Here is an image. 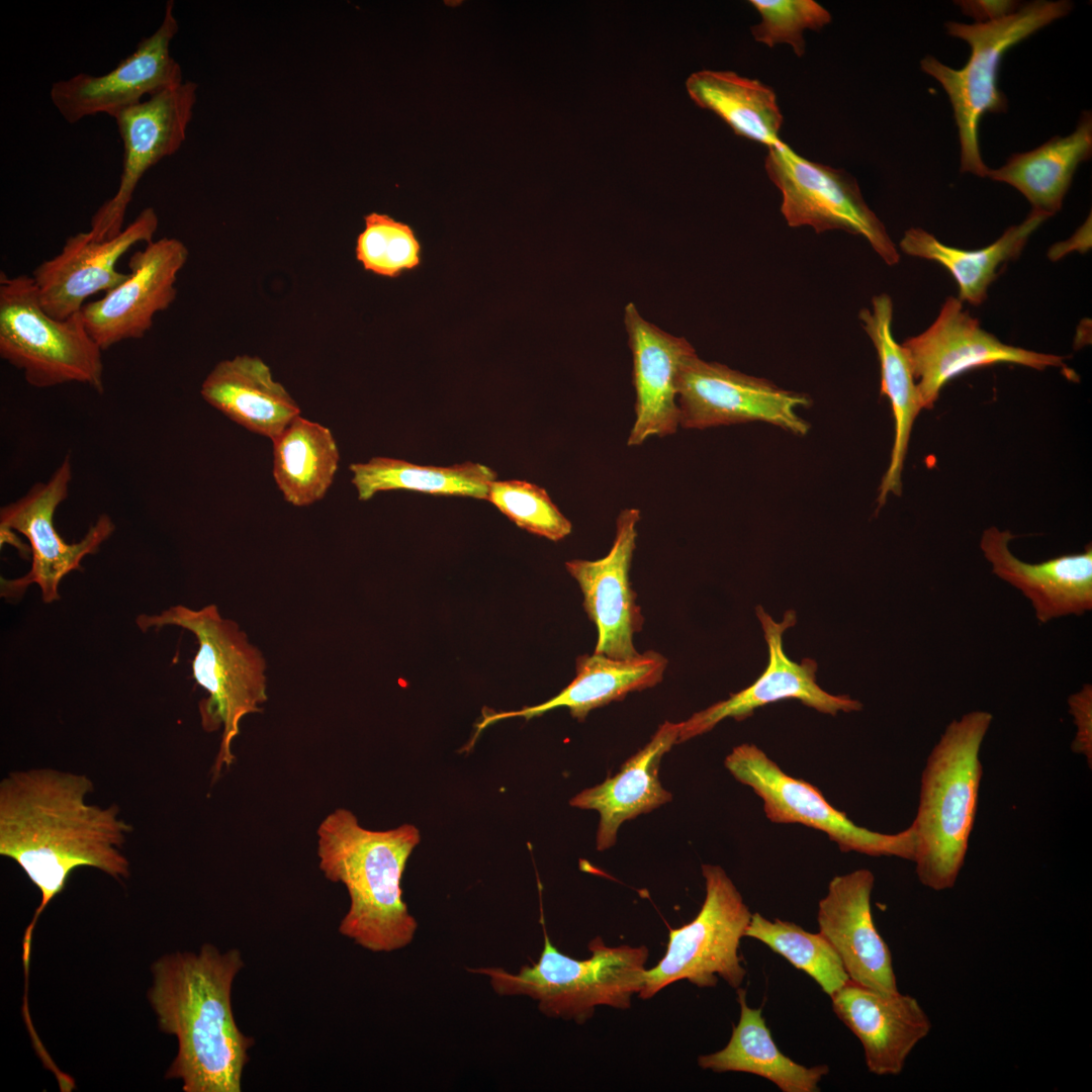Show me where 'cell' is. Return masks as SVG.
Listing matches in <instances>:
<instances>
[{
    "label": "cell",
    "mask_w": 1092,
    "mask_h": 1092,
    "mask_svg": "<svg viewBox=\"0 0 1092 1092\" xmlns=\"http://www.w3.org/2000/svg\"><path fill=\"white\" fill-rule=\"evenodd\" d=\"M173 10L174 2L168 1L159 27L108 73H80L52 85L51 101L66 121L75 123L99 113L113 117L142 102L145 95L183 82L181 68L170 55V43L178 31Z\"/></svg>",
    "instance_id": "cell-16"
},
{
    "label": "cell",
    "mask_w": 1092,
    "mask_h": 1092,
    "mask_svg": "<svg viewBox=\"0 0 1092 1092\" xmlns=\"http://www.w3.org/2000/svg\"><path fill=\"white\" fill-rule=\"evenodd\" d=\"M837 1017L859 1039L869 1072L898 1075L913 1049L931 1030V1021L916 998L880 992L848 981L831 997Z\"/></svg>",
    "instance_id": "cell-22"
},
{
    "label": "cell",
    "mask_w": 1092,
    "mask_h": 1092,
    "mask_svg": "<svg viewBox=\"0 0 1092 1092\" xmlns=\"http://www.w3.org/2000/svg\"><path fill=\"white\" fill-rule=\"evenodd\" d=\"M272 442L273 477L285 500L295 507L321 500L340 461L331 430L299 415Z\"/></svg>",
    "instance_id": "cell-32"
},
{
    "label": "cell",
    "mask_w": 1092,
    "mask_h": 1092,
    "mask_svg": "<svg viewBox=\"0 0 1092 1092\" xmlns=\"http://www.w3.org/2000/svg\"><path fill=\"white\" fill-rule=\"evenodd\" d=\"M135 624L142 632L176 626L191 632L198 643L192 661L195 681L207 693L199 703L205 731L222 727L219 750L212 768L213 780L235 759L232 744L246 715L261 712L267 701L266 661L233 620L222 618L215 605L194 610L172 606L159 614H141Z\"/></svg>",
    "instance_id": "cell-5"
},
{
    "label": "cell",
    "mask_w": 1092,
    "mask_h": 1092,
    "mask_svg": "<svg viewBox=\"0 0 1092 1092\" xmlns=\"http://www.w3.org/2000/svg\"><path fill=\"white\" fill-rule=\"evenodd\" d=\"M1014 536L996 527L986 529L980 547L992 572L1030 602L1037 621L1045 624L1069 615L1081 616L1092 609V548L1027 563L1009 548Z\"/></svg>",
    "instance_id": "cell-24"
},
{
    "label": "cell",
    "mask_w": 1092,
    "mask_h": 1092,
    "mask_svg": "<svg viewBox=\"0 0 1092 1092\" xmlns=\"http://www.w3.org/2000/svg\"><path fill=\"white\" fill-rule=\"evenodd\" d=\"M624 323L633 356L636 392V419L627 444L637 446L651 436L675 433L679 426V372L697 353L685 338L672 336L643 318L632 302L625 307Z\"/></svg>",
    "instance_id": "cell-23"
},
{
    "label": "cell",
    "mask_w": 1092,
    "mask_h": 1092,
    "mask_svg": "<svg viewBox=\"0 0 1092 1092\" xmlns=\"http://www.w3.org/2000/svg\"><path fill=\"white\" fill-rule=\"evenodd\" d=\"M72 476L71 454H67L47 481L33 484L20 498L1 508L0 533L16 531L22 534L28 540L31 553L27 573L13 579L1 577L2 598L19 599L28 586L37 584L44 603L60 600L62 579L80 569L83 558L97 552L115 530L112 519L103 514L80 541L68 543L62 539L54 518L58 507L69 495Z\"/></svg>",
    "instance_id": "cell-12"
},
{
    "label": "cell",
    "mask_w": 1092,
    "mask_h": 1092,
    "mask_svg": "<svg viewBox=\"0 0 1092 1092\" xmlns=\"http://www.w3.org/2000/svg\"><path fill=\"white\" fill-rule=\"evenodd\" d=\"M244 967L241 951L205 943L199 952H175L152 966L149 1001L162 1031L178 1040L166 1079L185 1092H241L255 1040L239 1028L232 987Z\"/></svg>",
    "instance_id": "cell-2"
},
{
    "label": "cell",
    "mask_w": 1092,
    "mask_h": 1092,
    "mask_svg": "<svg viewBox=\"0 0 1092 1092\" xmlns=\"http://www.w3.org/2000/svg\"><path fill=\"white\" fill-rule=\"evenodd\" d=\"M196 89L195 83L182 82L113 116L123 145L122 172L115 194L91 218L88 233L93 239H112L123 231L124 216L140 180L183 144Z\"/></svg>",
    "instance_id": "cell-15"
},
{
    "label": "cell",
    "mask_w": 1092,
    "mask_h": 1092,
    "mask_svg": "<svg viewBox=\"0 0 1092 1092\" xmlns=\"http://www.w3.org/2000/svg\"><path fill=\"white\" fill-rule=\"evenodd\" d=\"M93 789L86 775L48 767L14 770L0 783V854L16 861L41 895L23 936L26 971L38 917L74 870L129 876L121 848L132 827L117 806L89 804Z\"/></svg>",
    "instance_id": "cell-1"
},
{
    "label": "cell",
    "mask_w": 1092,
    "mask_h": 1092,
    "mask_svg": "<svg viewBox=\"0 0 1092 1092\" xmlns=\"http://www.w3.org/2000/svg\"><path fill=\"white\" fill-rule=\"evenodd\" d=\"M356 241L357 261L365 271L396 278L422 264V245L414 229L388 214L371 212Z\"/></svg>",
    "instance_id": "cell-36"
},
{
    "label": "cell",
    "mask_w": 1092,
    "mask_h": 1092,
    "mask_svg": "<svg viewBox=\"0 0 1092 1092\" xmlns=\"http://www.w3.org/2000/svg\"><path fill=\"white\" fill-rule=\"evenodd\" d=\"M767 148L765 171L782 192L781 212L789 226L809 225L817 234L841 230L861 236L886 264L899 262L895 244L851 175L809 161L783 141Z\"/></svg>",
    "instance_id": "cell-10"
},
{
    "label": "cell",
    "mask_w": 1092,
    "mask_h": 1092,
    "mask_svg": "<svg viewBox=\"0 0 1092 1092\" xmlns=\"http://www.w3.org/2000/svg\"><path fill=\"white\" fill-rule=\"evenodd\" d=\"M178 239L161 238L146 244L128 261V277L81 309L85 328L105 351L126 340L142 339L154 316L176 299L175 283L188 259Z\"/></svg>",
    "instance_id": "cell-18"
},
{
    "label": "cell",
    "mask_w": 1092,
    "mask_h": 1092,
    "mask_svg": "<svg viewBox=\"0 0 1092 1092\" xmlns=\"http://www.w3.org/2000/svg\"><path fill=\"white\" fill-rule=\"evenodd\" d=\"M1092 155V114L1084 110L1073 132L1055 135L1041 146L1010 156L987 177L1018 190L1031 209L1055 215L1061 208L1078 166Z\"/></svg>",
    "instance_id": "cell-29"
},
{
    "label": "cell",
    "mask_w": 1092,
    "mask_h": 1092,
    "mask_svg": "<svg viewBox=\"0 0 1092 1092\" xmlns=\"http://www.w3.org/2000/svg\"><path fill=\"white\" fill-rule=\"evenodd\" d=\"M518 527L551 541L571 533V522L559 511L547 491L525 480H493L487 499Z\"/></svg>",
    "instance_id": "cell-37"
},
{
    "label": "cell",
    "mask_w": 1092,
    "mask_h": 1092,
    "mask_svg": "<svg viewBox=\"0 0 1092 1092\" xmlns=\"http://www.w3.org/2000/svg\"><path fill=\"white\" fill-rule=\"evenodd\" d=\"M200 394L231 421L271 441L300 415L297 402L257 356L219 361L203 380Z\"/></svg>",
    "instance_id": "cell-27"
},
{
    "label": "cell",
    "mask_w": 1092,
    "mask_h": 1092,
    "mask_svg": "<svg viewBox=\"0 0 1092 1092\" xmlns=\"http://www.w3.org/2000/svg\"><path fill=\"white\" fill-rule=\"evenodd\" d=\"M954 3L964 15L975 19V23L1001 19L1015 12L1021 5L1012 0H959Z\"/></svg>",
    "instance_id": "cell-40"
},
{
    "label": "cell",
    "mask_w": 1092,
    "mask_h": 1092,
    "mask_svg": "<svg viewBox=\"0 0 1092 1092\" xmlns=\"http://www.w3.org/2000/svg\"><path fill=\"white\" fill-rule=\"evenodd\" d=\"M761 21L751 27L754 39L769 48L788 43L798 57L805 54L803 33L830 23V13L814 0H751Z\"/></svg>",
    "instance_id": "cell-38"
},
{
    "label": "cell",
    "mask_w": 1092,
    "mask_h": 1092,
    "mask_svg": "<svg viewBox=\"0 0 1092 1092\" xmlns=\"http://www.w3.org/2000/svg\"><path fill=\"white\" fill-rule=\"evenodd\" d=\"M1070 713L1074 717L1077 727L1076 737L1072 743L1075 753L1085 756L1091 767L1092 762V688L1085 685L1081 691L1069 698Z\"/></svg>",
    "instance_id": "cell-39"
},
{
    "label": "cell",
    "mask_w": 1092,
    "mask_h": 1092,
    "mask_svg": "<svg viewBox=\"0 0 1092 1092\" xmlns=\"http://www.w3.org/2000/svg\"><path fill=\"white\" fill-rule=\"evenodd\" d=\"M992 720L981 710L952 720L926 759L910 827L916 876L933 891L951 889L965 863L983 775L980 751Z\"/></svg>",
    "instance_id": "cell-4"
},
{
    "label": "cell",
    "mask_w": 1092,
    "mask_h": 1092,
    "mask_svg": "<svg viewBox=\"0 0 1092 1092\" xmlns=\"http://www.w3.org/2000/svg\"><path fill=\"white\" fill-rule=\"evenodd\" d=\"M1072 9L1073 3L1068 0H1036L1021 4L1012 14L995 21L945 23L950 36L970 46L968 63L958 70L926 56L920 67L948 96L959 131L961 172L987 177L989 168L980 153L979 124L986 112L1000 113L1008 109L1007 98L998 88L1004 54L1037 30L1068 15Z\"/></svg>",
    "instance_id": "cell-7"
},
{
    "label": "cell",
    "mask_w": 1092,
    "mask_h": 1092,
    "mask_svg": "<svg viewBox=\"0 0 1092 1092\" xmlns=\"http://www.w3.org/2000/svg\"><path fill=\"white\" fill-rule=\"evenodd\" d=\"M666 665V658L653 650L630 659H615L598 653L580 655L576 658L575 677L552 699L517 711L483 714L470 746L483 729L508 718L523 717L529 720L565 707L573 718L583 721L596 708L623 700L631 692L659 684Z\"/></svg>",
    "instance_id": "cell-26"
},
{
    "label": "cell",
    "mask_w": 1092,
    "mask_h": 1092,
    "mask_svg": "<svg viewBox=\"0 0 1092 1092\" xmlns=\"http://www.w3.org/2000/svg\"><path fill=\"white\" fill-rule=\"evenodd\" d=\"M1049 216L1031 209L1025 219L1008 228L993 244L979 250H963L939 242L920 229L907 230L900 241L903 253L937 262L953 277L959 287V299L980 305L987 298L991 283L998 276V267L1016 259L1030 235Z\"/></svg>",
    "instance_id": "cell-31"
},
{
    "label": "cell",
    "mask_w": 1092,
    "mask_h": 1092,
    "mask_svg": "<svg viewBox=\"0 0 1092 1092\" xmlns=\"http://www.w3.org/2000/svg\"><path fill=\"white\" fill-rule=\"evenodd\" d=\"M744 936L767 945L811 977L830 997L849 981L840 958L820 932L812 933L778 918L769 920L756 912L751 915Z\"/></svg>",
    "instance_id": "cell-35"
},
{
    "label": "cell",
    "mask_w": 1092,
    "mask_h": 1092,
    "mask_svg": "<svg viewBox=\"0 0 1092 1092\" xmlns=\"http://www.w3.org/2000/svg\"><path fill=\"white\" fill-rule=\"evenodd\" d=\"M724 764L735 780L761 799L767 819L780 824H803L825 833L841 851L872 856H896L913 860L911 827L895 834L856 825L834 808L818 788L786 774L754 744H741L726 756Z\"/></svg>",
    "instance_id": "cell-11"
},
{
    "label": "cell",
    "mask_w": 1092,
    "mask_h": 1092,
    "mask_svg": "<svg viewBox=\"0 0 1092 1092\" xmlns=\"http://www.w3.org/2000/svg\"><path fill=\"white\" fill-rule=\"evenodd\" d=\"M686 87L698 106L714 112L737 135L767 147L781 141L784 118L771 87L731 71L712 70L692 74Z\"/></svg>",
    "instance_id": "cell-33"
},
{
    "label": "cell",
    "mask_w": 1092,
    "mask_h": 1092,
    "mask_svg": "<svg viewBox=\"0 0 1092 1092\" xmlns=\"http://www.w3.org/2000/svg\"><path fill=\"white\" fill-rule=\"evenodd\" d=\"M736 992L740 1016L728 1043L716 1053L700 1056L698 1065L715 1073L753 1074L772 1082L783 1092L819 1091V1082L829 1073V1067H806L784 1055L765 1023L762 1008L748 1006L744 989L739 987Z\"/></svg>",
    "instance_id": "cell-30"
},
{
    "label": "cell",
    "mask_w": 1092,
    "mask_h": 1092,
    "mask_svg": "<svg viewBox=\"0 0 1092 1092\" xmlns=\"http://www.w3.org/2000/svg\"><path fill=\"white\" fill-rule=\"evenodd\" d=\"M592 956L577 960L556 948L544 931V945L536 963L517 974L502 968H477L502 996H528L548 1017L584 1023L598 1006L628 1009L642 990L649 950L645 945L608 946L601 936L588 943Z\"/></svg>",
    "instance_id": "cell-6"
},
{
    "label": "cell",
    "mask_w": 1092,
    "mask_h": 1092,
    "mask_svg": "<svg viewBox=\"0 0 1092 1092\" xmlns=\"http://www.w3.org/2000/svg\"><path fill=\"white\" fill-rule=\"evenodd\" d=\"M702 873L704 903L690 923L669 930L665 954L645 972L638 994L643 1000L679 980L708 988L720 977L737 989L746 976L738 951L752 914L721 867L703 864Z\"/></svg>",
    "instance_id": "cell-9"
},
{
    "label": "cell",
    "mask_w": 1092,
    "mask_h": 1092,
    "mask_svg": "<svg viewBox=\"0 0 1092 1092\" xmlns=\"http://www.w3.org/2000/svg\"><path fill=\"white\" fill-rule=\"evenodd\" d=\"M158 226L157 212L147 207L112 239L98 241L88 232L69 237L61 252L31 275L44 311L66 320L81 311L88 297L120 284L128 273L116 269L118 260L138 243L152 242Z\"/></svg>",
    "instance_id": "cell-19"
},
{
    "label": "cell",
    "mask_w": 1092,
    "mask_h": 1092,
    "mask_svg": "<svg viewBox=\"0 0 1092 1092\" xmlns=\"http://www.w3.org/2000/svg\"><path fill=\"white\" fill-rule=\"evenodd\" d=\"M349 469L358 498L363 502L377 492L393 489L487 499L489 486L496 479L494 470L472 461L443 467L373 457L367 462L352 463Z\"/></svg>",
    "instance_id": "cell-34"
},
{
    "label": "cell",
    "mask_w": 1092,
    "mask_h": 1092,
    "mask_svg": "<svg viewBox=\"0 0 1092 1092\" xmlns=\"http://www.w3.org/2000/svg\"><path fill=\"white\" fill-rule=\"evenodd\" d=\"M102 350L81 311L57 320L42 308L31 276L0 272V356L36 388L81 383L104 390Z\"/></svg>",
    "instance_id": "cell-8"
},
{
    "label": "cell",
    "mask_w": 1092,
    "mask_h": 1092,
    "mask_svg": "<svg viewBox=\"0 0 1092 1092\" xmlns=\"http://www.w3.org/2000/svg\"><path fill=\"white\" fill-rule=\"evenodd\" d=\"M678 723L665 721L649 742L629 757L619 771L602 784L574 796L569 804L600 814L597 849L616 843L622 823L650 812L672 799L660 784L658 768L663 755L677 743Z\"/></svg>",
    "instance_id": "cell-25"
},
{
    "label": "cell",
    "mask_w": 1092,
    "mask_h": 1092,
    "mask_svg": "<svg viewBox=\"0 0 1092 1092\" xmlns=\"http://www.w3.org/2000/svg\"><path fill=\"white\" fill-rule=\"evenodd\" d=\"M874 884V874L867 869L834 877L818 903L819 932L835 949L850 981L897 992L891 950L873 919Z\"/></svg>",
    "instance_id": "cell-21"
},
{
    "label": "cell",
    "mask_w": 1092,
    "mask_h": 1092,
    "mask_svg": "<svg viewBox=\"0 0 1092 1092\" xmlns=\"http://www.w3.org/2000/svg\"><path fill=\"white\" fill-rule=\"evenodd\" d=\"M858 317L877 350L881 366V393L891 402L895 424L890 464L877 498L880 508L889 493H901V477L911 430L923 406L906 351L893 336L891 297L886 293L874 296L872 308H862Z\"/></svg>",
    "instance_id": "cell-28"
},
{
    "label": "cell",
    "mask_w": 1092,
    "mask_h": 1092,
    "mask_svg": "<svg viewBox=\"0 0 1092 1092\" xmlns=\"http://www.w3.org/2000/svg\"><path fill=\"white\" fill-rule=\"evenodd\" d=\"M906 351L923 408H932L942 387L972 369L1011 363L1044 370L1065 367L1062 356L1038 353L1001 342L948 296L935 321L921 334L901 344Z\"/></svg>",
    "instance_id": "cell-14"
},
{
    "label": "cell",
    "mask_w": 1092,
    "mask_h": 1092,
    "mask_svg": "<svg viewBox=\"0 0 1092 1092\" xmlns=\"http://www.w3.org/2000/svg\"><path fill=\"white\" fill-rule=\"evenodd\" d=\"M811 403L807 394L702 360L697 354L682 365L677 381L679 426L685 429L764 422L805 436L810 425L797 410Z\"/></svg>",
    "instance_id": "cell-13"
},
{
    "label": "cell",
    "mask_w": 1092,
    "mask_h": 1092,
    "mask_svg": "<svg viewBox=\"0 0 1092 1092\" xmlns=\"http://www.w3.org/2000/svg\"><path fill=\"white\" fill-rule=\"evenodd\" d=\"M639 521L638 509L622 510L616 521L613 545L605 557L565 563L581 589L584 611L597 627L594 653L615 659H630L639 654L633 637L641 630L644 619L629 578Z\"/></svg>",
    "instance_id": "cell-20"
},
{
    "label": "cell",
    "mask_w": 1092,
    "mask_h": 1092,
    "mask_svg": "<svg viewBox=\"0 0 1092 1092\" xmlns=\"http://www.w3.org/2000/svg\"><path fill=\"white\" fill-rule=\"evenodd\" d=\"M317 855L325 877L343 884L350 907L339 932L361 947L390 952L408 945L418 923L402 899L406 861L421 840L411 824L375 831L349 810L337 809L317 828Z\"/></svg>",
    "instance_id": "cell-3"
},
{
    "label": "cell",
    "mask_w": 1092,
    "mask_h": 1092,
    "mask_svg": "<svg viewBox=\"0 0 1092 1092\" xmlns=\"http://www.w3.org/2000/svg\"><path fill=\"white\" fill-rule=\"evenodd\" d=\"M768 650L764 671L749 687L730 695L678 723L677 743L712 730L726 718L744 720L761 707L784 700H798L816 711L835 716L838 712L861 710V703L848 696H834L816 681L817 663L811 658L796 662L784 651L783 635L796 624V612L789 610L781 622L761 606L755 608Z\"/></svg>",
    "instance_id": "cell-17"
}]
</instances>
